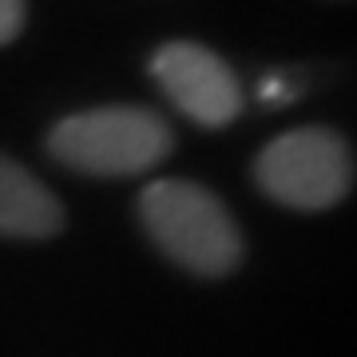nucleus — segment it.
<instances>
[{"instance_id": "obj_2", "label": "nucleus", "mask_w": 357, "mask_h": 357, "mask_svg": "<svg viewBox=\"0 0 357 357\" xmlns=\"http://www.w3.org/2000/svg\"><path fill=\"white\" fill-rule=\"evenodd\" d=\"M175 147V135L163 115L135 103L91 107L60 119L48 131V155L79 175L128 178L163 163Z\"/></svg>"}, {"instance_id": "obj_3", "label": "nucleus", "mask_w": 357, "mask_h": 357, "mask_svg": "<svg viewBox=\"0 0 357 357\" xmlns=\"http://www.w3.org/2000/svg\"><path fill=\"white\" fill-rule=\"evenodd\" d=\"M255 183L282 206L330 211L354 191V155L330 128H294L258 151Z\"/></svg>"}, {"instance_id": "obj_1", "label": "nucleus", "mask_w": 357, "mask_h": 357, "mask_svg": "<svg viewBox=\"0 0 357 357\" xmlns=\"http://www.w3.org/2000/svg\"><path fill=\"white\" fill-rule=\"evenodd\" d=\"M139 222L175 266L227 278L243 262V230L227 203L191 178H155L139 195Z\"/></svg>"}, {"instance_id": "obj_6", "label": "nucleus", "mask_w": 357, "mask_h": 357, "mask_svg": "<svg viewBox=\"0 0 357 357\" xmlns=\"http://www.w3.org/2000/svg\"><path fill=\"white\" fill-rule=\"evenodd\" d=\"M28 0H0V44H13L24 28Z\"/></svg>"}, {"instance_id": "obj_4", "label": "nucleus", "mask_w": 357, "mask_h": 357, "mask_svg": "<svg viewBox=\"0 0 357 357\" xmlns=\"http://www.w3.org/2000/svg\"><path fill=\"white\" fill-rule=\"evenodd\" d=\"M151 76L163 96L199 128H227L243 112V84L218 52L195 40H171L151 56Z\"/></svg>"}, {"instance_id": "obj_5", "label": "nucleus", "mask_w": 357, "mask_h": 357, "mask_svg": "<svg viewBox=\"0 0 357 357\" xmlns=\"http://www.w3.org/2000/svg\"><path fill=\"white\" fill-rule=\"evenodd\" d=\"M64 230V203L44 178L0 151V234L4 238H56Z\"/></svg>"}]
</instances>
